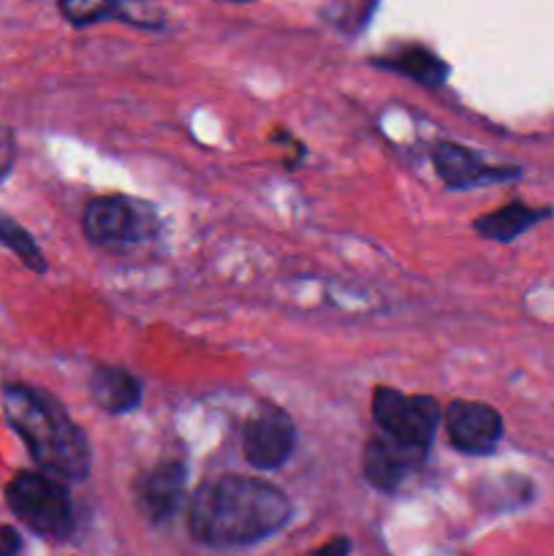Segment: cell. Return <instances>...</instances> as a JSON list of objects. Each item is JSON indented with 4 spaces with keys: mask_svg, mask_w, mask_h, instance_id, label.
Returning <instances> with one entry per match:
<instances>
[{
    "mask_svg": "<svg viewBox=\"0 0 554 556\" xmlns=\"http://www.w3.org/2000/svg\"><path fill=\"white\" fill-rule=\"evenodd\" d=\"M373 418L383 438L427 456L440 421V407L432 396H405L380 386L373 396Z\"/></svg>",
    "mask_w": 554,
    "mask_h": 556,
    "instance_id": "cell-4",
    "label": "cell"
},
{
    "mask_svg": "<svg viewBox=\"0 0 554 556\" xmlns=\"http://www.w3.org/2000/svg\"><path fill=\"white\" fill-rule=\"evenodd\" d=\"M3 407L9 424L47 476L85 481L90 472V445L52 394L11 383L3 389Z\"/></svg>",
    "mask_w": 554,
    "mask_h": 556,
    "instance_id": "cell-2",
    "label": "cell"
},
{
    "mask_svg": "<svg viewBox=\"0 0 554 556\" xmlns=\"http://www.w3.org/2000/svg\"><path fill=\"white\" fill-rule=\"evenodd\" d=\"M432 161H435V168H438L440 179L454 190L503 182V179H514L516 174H519L516 168L487 166L478 152H470L467 147H459V144H451V141H440V144H435Z\"/></svg>",
    "mask_w": 554,
    "mask_h": 556,
    "instance_id": "cell-9",
    "label": "cell"
},
{
    "mask_svg": "<svg viewBox=\"0 0 554 556\" xmlns=\"http://www.w3.org/2000/svg\"><path fill=\"white\" fill-rule=\"evenodd\" d=\"M424 459V454L405 448V445L394 443L389 438H373L364 445V478L369 481V486H375L378 492H396L402 486V481L407 478V472Z\"/></svg>",
    "mask_w": 554,
    "mask_h": 556,
    "instance_id": "cell-10",
    "label": "cell"
},
{
    "mask_svg": "<svg viewBox=\"0 0 554 556\" xmlns=\"http://www.w3.org/2000/svg\"><path fill=\"white\" fill-rule=\"evenodd\" d=\"M380 68L396 71L402 76H411L413 81L424 87H440L445 79H449V65L438 58L435 52L424 47H402L396 49L389 58L375 60Z\"/></svg>",
    "mask_w": 554,
    "mask_h": 556,
    "instance_id": "cell-12",
    "label": "cell"
},
{
    "mask_svg": "<svg viewBox=\"0 0 554 556\" xmlns=\"http://www.w3.org/2000/svg\"><path fill=\"white\" fill-rule=\"evenodd\" d=\"M81 226L90 242L103 248H134L155 233V212L125 195H103L87 204Z\"/></svg>",
    "mask_w": 554,
    "mask_h": 556,
    "instance_id": "cell-5",
    "label": "cell"
},
{
    "mask_svg": "<svg viewBox=\"0 0 554 556\" xmlns=\"http://www.w3.org/2000/svg\"><path fill=\"white\" fill-rule=\"evenodd\" d=\"M90 394L98 407L114 413H130L141 405V383L119 367H98L90 378Z\"/></svg>",
    "mask_w": 554,
    "mask_h": 556,
    "instance_id": "cell-11",
    "label": "cell"
},
{
    "mask_svg": "<svg viewBox=\"0 0 554 556\" xmlns=\"http://www.w3.org/2000/svg\"><path fill=\"white\" fill-rule=\"evenodd\" d=\"M291 519V503L259 478L223 476L206 481L190 497V535L212 548H239L266 541Z\"/></svg>",
    "mask_w": 554,
    "mask_h": 556,
    "instance_id": "cell-1",
    "label": "cell"
},
{
    "mask_svg": "<svg viewBox=\"0 0 554 556\" xmlns=\"http://www.w3.org/2000/svg\"><path fill=\"white\" fill-rule=\"evenodd\" d=\"M185 472L182 462H161L141 472L136 481V505L150 525H163L179 510L185 500Z\"/></svg>",
    "mask_w": 554,
    "mask_h": 556,
    "instance_id": "cell-8",
    "label": "cell"
},
{
    "mask_svg": "<svg viewBox=\"0 0 554 556\" xmlns=\"http://www.w3.org/2000/svg\"><path fill=\"white\" fill-rule=\"evenodd\" d=\"M14 157H16L14 134H11L9 128H0V182L9 177L11 166H14Z\"/></svg>",
    "mask_w": 554,
    "mask_h": 556,
    "instance_id": "cell-15",
    "label": "cell"
},
{
    "mask_svg": "<svg viewBox=\"0 0 554 556\" xmlns=\"http://www.w3.org/2000/svg\"><path fill=\"white\" fill-rule=\"evenodd\" d=\"M5 500L16 519L25 521L36 535L65 538L74 530L68 489L47 472H20L5 486Z\"/></svg>",
    "mask_w": 554,
    "mask_h": 556,
    "instance_id": "cell-3",
    "label": "cell"
},
{
    "mask_svg": "<svg viewBox=\"0 0 554 556\" xmlns=\"http://www.w3.org/2000/svg\"><path fill=\"white\" fill-rule=\"evenodd\" d=\"M549 215V210H532L525 204H508L498 212H489L481 220L476 223V231L483 233L487 239L494 242H511L519 233H525L527 228H532L536 223H541Z\"/></svg>",
    "mask_w": 554,
    "mask_h": 556,
    "instance_id": "cell-13",
    "label": "cell"
},
{
    "mask_svg": "<svg viewBox=\"0 0 554 556\" xmlns=\"http://www.w3.org/2000/svg\"><path fill=\"white\" fill-rule=\"evenodd\" d=\"M348 552H351V543H348L345 538H337V541L326 543L324 548H318L313 556H348Z\"/></svg>",
    "mask_w": 554,
    "mask_h": 556,
    "instance_id": "cell-17",
    "label": "cell"
},
{
    "mask_svg": "<svg viewBox=\"0 0 554 556\" xmlns=\"http://www.w3.org/2000/svg\"><path fill=\"white\" fill-rule=\"evenodd\" d=\"M0 244H5V248H9L14 255H20L22 264L30 266L33 271L47 269L41 250L36 248V242H33L30 233H27L25 228L16 226L14 220H9V217H3V215H0Z\"/></svg>",
    "mask_w": 554,
    "mask_h": 556,
    "instance_id": "cell-14",
    "label": "cell"
},
{
    "mask_svg": "<svg viewBox=\"0 0 554 556\" xmlns=\"http://www.w3.org/2000/svg\"><path fill=\"white\" fill-rule=\"evenodd\" d=\"M22 538L14 527L0 525V556H20Z\"/></svg>",
    "mask_w": 554,
    "mask_h": 556,
    "instance_id": "cell-16",
    "label": "cell"
},
{
    "mask_svg": "<svg viewBox=\"0 0 554 556\" xmlns=\"http://www.w3.org/2000/svg\"><path fill=\"white\" fill-rule=\"evenodd\" d=\"M244 459L255 470H277L297 448V427L282 407L264 405L244 427Z\"/></svg>",
    "mask_w": 554,
    "mask_h": 556,
    "instance_id": "cell-6",
    "label": "cell"
},
{
    "mask_svg": "<svg viewBox=\"0 0 554 556\" xmlns=\"http://www.w3.org/2000/svg\"><path fill=\"white\" fill-rule=\"evenodd\" d=\"M445 432L449 443L467 456H487L503 438V418L483 402L456 400L445 407Z\"/></svg>",
    "mask_w": 554,
    "mask_h": 556,
    "instance_id": "cell-7",
    "label": "cell"
}]
</instances>
